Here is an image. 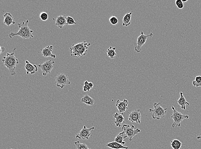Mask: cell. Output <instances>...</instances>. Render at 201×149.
Wrapping results in <instances>:
<instances>
[{"label":"cell","mask_w":201,"mask_h":149,"mask_svg":"<svg viewBox=\"0 0 201 149\" xmlns=\"http://www.w3.org/2000/svg\"><path fill=\"white\" fill-rule=\"evenodd\" d=\"M16 49V48H15L12 53H7L6 56H4L2 60L4 66L8 69L12 76H14L16 74V69L19 62L18 59L16 57L14 54Z\"/></svg>","instance_id":"obj_1"},{"label":"cell","mask_w":201,"mask_h":149,"mask_svg":"<svg viewBox=\"0 0 201 149\" xmlns=\"http://www.w3.org/2000/svg\"><path fill=\"white\" fill-rule=\"evenodd\" d=\"M29 20H27L26 22H23L18 24L19 30L17 33H14L11 32L9 34V37L12 38L16 36H19L23 39H31L33 38V36L32 33L33 32V30H31L30 27L28 26Z\"/></svg>","instance_id":"obj_2"},{"label":"cell","mask_w":201,"mask_h":149,"mask_svg":"<svg viewBox=\"0 0 201 149\" xmlns=\"http://www.w3.org/2000/svg\"><path fill=\"white\" fill-rule=\"evenodd\" d=\"M91 43L86 41L76 44H73L70 48L71 56L74 58H78L85 55Z\"/></svg>","instance_id":"obj_3"},{"label":"cell","mask_w":201,"mask_h":149,"mask_svg":"<svg viewBox=\"0 0 201 149\" xmlns=\"http://www.w3.org/2000/svg\"><path fill=\"white\" fill-rule=\"evenodd\" d=\"M161 103H154V109H149V112L152 114V117L153 119L160 120L166 116L167 112V108H163L161 106Z\"/></svg>","instance_id":"obj_4"},{"label":"cell","mask_w":201,"mask_h":149,"mask_svg":"<svg viewBox=\"0 0 201 149\" xmlns=\"http://www.w3.org/2000/svg\"><path fill=\"white\" fill-rule=\"evenodd\" d=\"M172 109L173 111V113L171 115V118L173 120V123L172 126L173 128H175L176 127H181L182 122L185 119H188L189 116L187 115H184L180 112H178L174 106L172 107Z\"/></svg>","instance_id":"obj_5"},{"label":"cell","mask_w":201,"mask_h":149,"mask_svg":"<svg viewBox=\"0 0 201 149\" xmlns=\"http://www.w3.org/2000/svg\"><path fill=\"white\" fill-rule=\"evenodd\" d=\"M134 127V126L133 125L130 126L127 124L123 125L122 127V131L126 133L130 141H132L133 137L141 132L139 128L135 129Z\"/></svg>","instance_id":"obj_6"},{"label":"cell","mask_w":201,"mask_h":149,"mask_svg":"<svg viewBox=\"0 0 201 149\" xmlns=\"http://www.w3.org/2000/svg\"><path fill=\"white\" fill-rule=\"evenodd\" d=\"M55 81L57 87L61 89H63L65 87L71 84L68 76L66 73H58L55 77Z\"/></svg>","instance_id":"obj_7"},{"label":"cell","mask_w":201,"mask_h":149,"mask_svg":"<svg viewBox=\"0 0 201 149\" xmlns=\"http://www.w3.org/2000/svg\"><path fill=\"white\" fill-rule=\"evenodd\" d=\"M153 36V34L152 33L150 34L149 35H145L144 32L141 31V34L140 36L138 37L137 44H135L136 45V47H135V51L138 53L141 52V50H142V47L144 46L145 43H146L147 38L148 37L151 38Z\"/></svg>","instance_id":"obj_8"},{"label":"cell","mask_w":201,"mask_h":149,"mask_svg":"<svg viewBox=\"0 0 201 149\" xmlns=\"http://www.w3.org/2000/svg\"><path fill=\"white\" fill-rule=\"evenodd\" d=\"M54 63V61L47 60L43 63L38 65V66L40 68L42 72L43 76H46L47 74L51 73L54 67L53 64Z\"/></svg>","instance_id":"obj_9"},{"label":"cell","mask_w":201,"mask_h":149,"mask_svg":"<svg viewBox=\"0 0 201 149\" xmlns=\"http://www.w3.org/2000/svg\"><path fill=\"white\" fill-rule=\"evenodd\" d=\"M94 129H95L94 127L88 128H87L86 126H84L79 133L76 134V137L79 139H88L92 135L91 131Z\"/></svg>","instance_id":"obj_10"},{"label":"cell","mask_w":201,"mask_h":149,"mask_svg":"<svg viewBox=\"0 0 201 149\" xmlns=\"http://www.w3.org/2000/svg\"><path fill=\"white\" fill-rule=\"evenodd\" d=\"M129 115L128 119L130 121L132 122H136L139 124L141 123L142 116L140 109L129 112Z\"/></svg>","instance_id":"obj_11"},{"label":"cell","mask_w":201,"mask_h":149,"mask_svg":"<svg viewBox=\"0 0 201 149\" xmlns=\"http://www.w3.org/2000/svg\"><path fill=\"white\" fill-rule=\"evenodd\" d=\"M128 101L127 100H123V101H122L118 100L116 101V106L120 114H123V113L128 109Z\"/></svg>","instance_id":"obj_12"},{"label":"cell","mask_w":201,"mask_h":149,"mask_svg":"<svg viewBox=\"0 0 201 149\" xmlns=\"http://www.w3.org/2000/svg\"><path fill=\"white\" fill-rule=\"evenodd\" d=\"M53 46H49L43 49H41V53L44 57H52L53 59L56 58V55L52 53Z\"/></svg>","instance_id":"obj_13"},{"label":"cell","mask_w":201,"mask_h":149,"mask_svg":"<svg viewBox=\"0 0 201 149\" xmlns=\"http://www.w3.org/2000/svg\"><path fill=\"white\" fill-rule=\"evenodd\" d=\"M27 74H34L38 71V68L36 65H33L28 61H26V66H25Z\"/></svg>","instance_id":"obj_14"},{"label":"cell","mask_w":201,"mask_h":149,"mask_svg":"<svg viewBox=\"0 0 201 149\" xmlns=\"http://www.w3.org/2000/svg\"><path fill=\"white\" fill-rule=\"evenodd\" d=\"M66 16L65 15H61L57 16L55 21V26L60 29L63 28L64 26L66 25Z\"/></svg>","instance_id":"obj_15"},{"label":"cell","mask_w":201,"mask_h":149,"mask_svg":"<svg viewBox=\"0 0 201 149\" xmlns=\"http://www.w3.org/2000/svg\"><path fill=\"white\" fill-rule=\"evenodd\" d=\"M113 117L116 119V121L114 122L116 126L118 127H120L122 124L125 123V119L123 117V114H119L117 112L114 114Z\"/></svg>","instance_id":"obj_16"},{"label":"cell","mask_w":201,"mask_h":149,"mask_svg":"<svg viewBox=\"0 0 201 149\" xmlns=\"http://www.w3.org/2000/svg\"><path fill=\"white\" fill-rule=\"evenodd\" d=\"M180 97L179 99L178 100V103L179 105L181 106L182 110H186V107L189 105V103L186 100V98L184 97L183 92H180Z\"/></svg>","instance_id":"obj_17"},{"label":"cell","mask_w":201,"mask_h":149,"mask_svg":"<svg viewBox=\"0 0 201 149\" xmlns=\"http://www.w3.org/2000/svg\"><path fill=\"white\" fill-rule=\"evenodd\" d=\"M4 23L6 26H10L12 24L15 25L16 22H15L14 19L11 13L7 12L4 15Z\"/></svg>","instance_id":"obj_18"},{"label":"cell","mask_w":201,"mask_h":149,"mask_svg":"<svg viewBox=\"0 0 201 149\" xmlns=\"http://www.w3.org/2000/svg\"><path fill=\"white\" fill-rule=\"evenodd\" d=\"M127 137V136L126 134V133L123 131V132L117 135L116 138H115V140L116 142L123 145L126 144V142L123 141V140Z\"/></svg>","instance_id":"obj_19"},{"label":"cell","mask_w":201,"mask_h":149,"mask_svg":"<svg viewBox=\"0 0 201 149\" xmlns=\"http://www.w3.org/2000/svg\"><path fill=\"white\" fill-rule=\"evenodd\" d=\"M106 147H108L109 148H110L111 149H128V147H125L124 146L114 141V142H112L109 143L107 144Z\"/></svg>","instance_id":"obj_20"},{"label":"cell","mask_w":201,"mask_h":149,"mask_svg":"<svg viewBox=\"0 0 201 149\" xmlns=\"http://www.w3.org/2000/svg\"><path fill=\"white\" fill-rule=\"evenodd\" d=\"M81 102L88 106H93L95 103L94 99L88 95H85L81 98Z\"/></svg>","instance_id":"obj_21"},{"label":"cell","mask_w":201,"mask_h":149,"mask_svg":"<svg viewBox=\"0 0 201 149\" xmlns=\"http://www.w3.org/2000/svg\"><path fill=\"white\" fill-rule=\"evenodd\" d=\"M133 12H131L130 13H126L124 15L123 19L122 26L127 27V26H129L130 25L131 20Z\"/></svg>","instance_id":"obj_22"},{"label":"cell","mask_w":201,"mask_h":149,"mask_svg":"<svg viewBox=\"0 0 201 149\" xmlns=\"http://www.w3.org/2000/svg\"><path fill=\"white\" fill-rule=\"evenodd\" d=\"M116 48L110 47L107 50L106 52L108 56L111 59H113L117 55V53L116 52Z\"/></svg>","instance_id":"obj_23"},{"label":"cell","mask_w":201,"mask_h":149,"mask_svg":"<svg viewBox=\"0 0 201 149\" xmlns=\"http://www.w3.org/2000/svg\"><path fill=\"white\" fill-rule=\"evenodd\" d=\"M182 145V143L178 139L173 140L171 142V146L173 149H180Z\"/></svg>","instance_id":"obj_24"},{"label":"cell","mask_w":201,"mask_h":149,"mask_svg":"<svg viewBox=\"0 0 201 149\" xmlns=\"http://www.w3.org/2000/svg\"><path fill=\"white\" fill-rule=\"evenodd\" d=\"M77 149H92L88 147L85 143H81L79 141H75L74 143Z\"/></svg>","instance_id":"obj_25"},{"label":"cell","mask_w":201,"mask_h":149,"mask_svg":"<svg viewBox=\"0 0 201 149\" xmlns=\"http://www.w3.org/2000/svg\"><path fill=\"white\" fill-rule=\"evenodd\" d=\"M192 85L195 87H201V76H196L195 80L192 82Z\"/></svg>","instance_id":"obj_26"},{"label":"cell","mask_w":201,"mask_h":149,"mask_svg":"<svg viewBox=\"0 0 201 149\" xmlns=\"http://www.w3.org/2000/svg\"><path fill=\"white\" fill-rule=\"evenodd\" d=\"M66 25L70 26V25H76L77 23L75 22V20L72 17L70 16H66Z\"/></svg>","instance_id":"obj_27"},{"label":"cell","mask_w":201,"mask_h":149,"mask_svg":"<svg viewBox=\"0 0 201 149\" xmlns=\"http://www.w3.org/2000/svg\"><path fill=\"white\" fill-rule=\"evenodd\" d=\"M40 19L43 21H47L49 19V15L47 12H41L40 15Z\"/></svg>","instance_id":"obj_28"},{"label":"cell","mask_w":201,"mask_h":149,"mask_svg":"<svg viewBox=\"0 0 201 149\" xmlns=\"http://www.w3.org/2000/svg\"><path fill=\"white\" fill-rule=\"evenodd\" d=\"M110 23L113 25H116L118 23V18L115 16H112L109 18Z\"/></svg>","instance_id":"obj_29"},{"label":"cell","mask_w":201,"mask_h":149,"mask_svg":"<svg viewBox=\"0 0 201 149\" xmlns=\"http://www.w3.org/2000/svg\"><path fill=\"white\" fill-rule=\"evenodd\" d=\"M175 5L178 9H182L184 7V3L182 0H176Z\"/></svg>","instance_id":"obj_30"},{"label":"cell","mask_w":201,"mask_h":149,"mask_svg":"<svg viewBox=\"0 0 201 149\" xmlns=\"http://www.w3.org/2000/svg\"><path fill=\"white\" fill-rule=\"evenodd\" d=\"M91 89H92V88L90 87L89 86H88V85H84L83 86V90L84 92H88V91H90Z\"/></svg>","instance_id":"obj_31"},{"label":"cell","mask_w":201,"mask_h":149,"mask_svg":"<svg viewBox=\"0 0 201 149\" xmlns=\"http://www.w3.org/2000/svg\"><path fill=\"white\" fill-rule=\"evenodd\" d=\"M5 50H6V49H5V48H4V47H1V54H2V52H5Z\"/></svg>","instance_id":"obj_32"},{"label":"cell","mask_w":201,"mask_h":149,"mask_svg":"<svg viewBox=\"0 0 201 149\" xmlns=\"http://www.w3.org/2000/svg\"><path fill=\"white\" fill-rule=\"evenodd\" d=\"M88 86H89L92 89L93 87H94V83L92 82H89V83Z\"/></svg>","instance_id":"obj_33"},{"label":"cell","mask_w":201,"mask_h":149,"mask_svg":"<svg viewBox=\"0 0 201 149\" xmlns=\"http://www.w3.org/2000/svg\"><path fill=\"white\" fill-rule=\"evenodd\" d=\"M89 83V82H88V81H87V80L85 81V83H84V85H85V86L88 85Z\"/></svg>","instance_id":"obj_34"},{"label":"cell","mask_w":201,"mask_h":149,"mask_svg":"<svg viewBox=\"0 0 201 149\" xmlns=\"http://www.w3.org/2000/svg\"><path fill=\"white\" fill-rule=\"evenodd\" d=\"M197 139L198 140L201 139V133L200 135H199V136H197Z\"/></svg>","instance_id":"obj_35"},{"label":"cell","mask_w":201,"mask_h":149,"mask_svg":"<svg viewBox=\"0 0 201 149\" xmlns=\"http://www.w3.org/2000/svg\"><path fill=\"white\" fill-rule=\"evenodd\" d=\"M182 2H183V3H185V2H187V1H187V0H186V1H184V0H182Z\"/></svg>","instance_id":"obj_36"},{"label":"cell","mask_w":201,"mask_h":149,"mask_svg":"<svg viewBox=\"0 0 201 149\" xmlns=\"http://www.w3.org/2000/svg\"></svg>","instance_id":"obj_37"}]
</instances>
